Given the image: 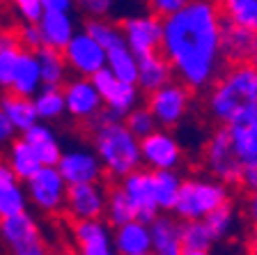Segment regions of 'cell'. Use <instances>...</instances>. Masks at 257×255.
I'll use <instances>...</instances> for the list:
<instances>
[{"instance_id":"1","label":"cell","mask_w":257,"mask_h":255,"mask_svg":"<svg viewBox=\"0 0 257 255\" xmlns=\"http://www.w3.org/2000/svg\"><path fill=\"white\" fill-rule=\"evenodd\" d=\"M220 32L223 14L211 0H191L184 10L163 19L161 51L193 92L211 88L225 69Z\"/></svg>"},{"instance_id":"2","label":"cell","mask_w":257,"mask_h":255,"mask_svg":"<svg viewBox=\"0 0 257 255\" xmlns=\"http://www.w3.org/2000/svg\"><path fill=\"white\" fill-rule=\"evenodd\" d=\"M207 111L220 127L257 115V67L250 62L225 64L209 88Z\"/></svg>"},{"instance_id":"3","label":"cell","mask_w":257,"mask_h":255,"mask_svg":"<svg viewBox=\"0 0 257 255\" xmlns=\"http://www.w3.org/2000/svg\"><path fill=\"white\" fill-rule=\"evenodd\" d=\"M94 149L106 168V175L117 180H124L143 165L140 138L122 120L94 129Z\"/></svg>"},{"instance_id":"4","label":"cell","mask_w":257,"mask_h":255,"mask_svg":"<svg viewBox=\"0 0 257 255\" xmlns=\"http://www.w3.org/2000/svg\"><path fill=\"white\" fill-rule=\"evenodd\" d=\"M230 202V186L216 177H188L182 184V193L175 205L179 221H202L211 212Z\"/></svg>"},{"instance_id":"5","label":"cell","mask_w":257,"mask_h":255,"mask_svg":"<svg viewBox=\"0 0 257 255\" xmlns=\"http://www.w3.org/2000/svg\"><path fill=\"white\" fill-rule=\"evenodd\" d=\"M202 161L211 177L225 182L227 186H239L241 173H243V161L234 152L227 127H218L211 133V138L204 143Z\"/></svg>"},{"instance_id":"6","label":"cell","mask_w":257,"mask_h":255,"mask_svg":"<svg viewBox=\"0 0 257 255\" xmlns=\"http://www.w3.org/2000/svg\"><path fill=\"white\" fill-rule=\"evenodd\" d=\"M0 237L12 255H51L42 230L28 212L0 218Z\"/></svg>"},{"instance_id":"7","label":"cell","mask_w":257,"mask_h":255,"mask_svg":"<svg viewBox=\"0 0 257 255\" xmlns=\"http://www.w3.org/2000/svg\"><path fill=\"white\" fill-rule=\"evenodd\" d=\"M26 191L28 198L32 200V205L37 209L46 214L60 212L67 202V191H69V184L62 177L58 165H44L35 177L26 182Z\"/></svg>"},{"instance_id":"8","label":"cell","mask_w":257,"mask_h":255,"mask_svg":"<svg viewBox=\"0 0 257 255\" xmlns=\"http://www.w3.org/2000/svg\"><path fill=\"white\" fill-rule=\"evenodd\" d=\"M191 88L186 83H175L170 80L168 85H163L161 90L150 95V111L154 113L159 127L170 129L177 127L186 117L188 108H191Z\"/></svg>"},{"instance_id":"9","label":"cell","mask_w":257,"mask_h":255,"mask_svg":"<svg viewBox=\"0 0 257 255\" xmlns=\"http://www.w3.org/2000/svg\"><path fill=\"white\" fill-rule=\"evenodd\" d=\"M62 53L71 69L85 78H92L96 71L108 67V51L87 30L76 32L71 42L62 48Z\"/></svg>"},{"instance_id":"10","label":"cell","mask_w":257,"mask_h":255,"mask_svg":"<svg viewBox=\"0 0 257 255\" xmlns=\"http://www.w3.org/2000/svg\"><path fill=\"white\" fill-rule=\"evenodd\" d=\"M122 32L128 48L138 58H145L150 53H159L161 42H163V21L156 14L128 16L122 23Z\"/></svg>"},{"instance_id":"11","label":"cell","mask_w":257,"mask_h":255,"mask_svg":"<svg viewBox=\"0 0 257 255\" xmlns=\"http://www.w3.org/2000/svg\"><path fill=\"white\" fill-rule=\"evenodd\" d=\"M64 99H67V113L87 124L103 111V104H106L101 92L96 90L94 80L85 76L64 83Z\"/></svg>"},{"instance_id":"12","label":"cell","mask_w":257,"mask_h":255,"mask_svg":"<svg viewBox=\"0 0 257 255\" xmlns=\"http://www.w3.org/2000/svg\"><path fill=\"white\" fill-rule=\"evenodd\" d=\"M94 80L96 90L101 92L106 106L112 108L117 113L119 117H126L128 113L138 108V101H140V88L136 83H126V80H119L117 76L112 74L108 67H103L101 71H96L92 76Z\"/></svg>"},{"instance_id":"13","label":"cell","mask_w":257,"mask_h":255,"mask_svg":"<svg viewBox=\"0 0 257 255\" xmlns=\"http://www.w3.org/2000/svg\"><path fill=\"white\" fill-rule=\"evenodd\" d=\"M122 189L128 193L131 202L136 205V218L143 223L152 225L159 218V205H156V193H154V170L138 168L134 173H128L122 180Z\"/></svg>"},{"instance_id":"14","label":"cell","mask_w":257,"mask_h":255,"mask_svg":"<svg viewBox=\"0 0 257 255\" xmlns=\"http://www.w3.org/2000/svg\"><path fill=\"white\" fill-rule=\"evenodd\" d=\"M108 193L101 189V182L96 184H74L67 191L64 209L74 221H94L106 216Z\"/></svg>"},{"instance_id":"15","label":"cell","mask_w":257,"mask_h":255,"mask_svg":"<svg viewBox=\"0 0 257 255\" xmlns=\"http://www.w3.org/2000/svg\"><path fill=\"white\" fill-rule=\"evenodd\" d=\"M58 168L69 186L96 184L106 175V168H103L99 154L90 152V149H69V152H64Z\"/></svg>"},{"instance_id":"16","label":"cell","mask_w":257,"mask_h":255,"mask_svg":"<svg viewBox=\"0 0 257 255\" xmlns=\"http://www.w3.org/2000/svg\"><path fill=\"white\" fill-rule=\"evenodd\" d=\"M143 147V163H147L152 170H175L182 163V145L177 143L172 133L156 129L150 136L140 138Z\"/></svg>"},{"instance_id":"17","label":"cell","mask_w":257,"mask_h":255,"mask_svg":"<svg viewBox=\"0 0 257 255\" xmlns=\"http://www.w3.org/2000/svg\"><path fill=\"white\" fill-rule=\"evenodd\" d=\"M74 241L83 255H119L112 244V234L108 232L101 218L94 221H74Z\"/></svg>"},{"instance_id":"18","label":"cell","mask_w":257,"mask_h":255,"mask_svg":"<svg viewBox=\"0 0 257 255\" xmlns=\"http://www.w3.org/2000/svg\"><path fill=\"white\" fill-rule=\"evenodd\" d=\"M257 32L241 28L236 23H230L223 19V32H220V51H223L225 64H239L248 62L255 48Z\"/></svg>"},{"instance_id":"19","label":"cell","mask_w":257,"mask_h":255,"mask_svg":"<svg viewBox=\"0 0 257 255\" xmlns=\"http://www.w3.org/2000/svg\"><path fill=\"white\" fill-rule=\"evenodd\" d=\"M112 244L119 255H145L152 253V228L143 221H128L112 230Z\"/></svg>"},{"instance_id":"20","label":"cell","mask_w":257,"mask_h":255,"mask_svg":"<svg viewBox=\"0 0 257 255\" xmlns=\"http://www.w3.org/2000/svg\"><path fill=\"white\" fill-rule=\"evenodd\" d=\"M28 207V191L10 163H0V218L23 214Z\"/></svg>"},{"instance_id":"21","label":"cell","mask_w":257,"mask_h":255,"mask_svg":"<svg viewBox=\"0 0 257 255\" xmlns=\"http://www.w3.org/2000/svg\"><path fill=\"white\" fill-rule=\"evenodd\" d=\"M172 74L175 69L166 55L150 53L138 60V88L145 95H152V92L161 90L163 85H168L172 80Z\"/></svg>"},{"instance_id":"22","label":"cell","mask_w":257,"mask_h":255,"mask_svg":"<svg viewBox=\"0 0 257 255\" xmlns=\"http://www.w3.org/2000/svg\"><path fill=\"white\" fill-rule=\"evenodd\" d=\"M42 85H44V78H42L37 51L21 48L19 64H16V71H14V80H12V92L23 97H35L42 90Z\"/></svg>"},{"instance_id":"23","label":"cell","mask_w":257,"mask_h":255,"mask_svg":"<svg viewBox=\"0 0 257 255\" xmlns=\"http://www.w3.org/2000/svg\"><path fill=\"white\" fill-rule=\"evenodd\" d=\"M182 225L177 216H159L152 228V253L154 255H184V241H182Z\"/></svg>"},{"instance_id":"24","label":"cell","mask_w":257,"mask_h":255,"mask_svg":"<svg viewBox=\"0 0 257 255\" xmlns=\"http://www.w3.org/2000/svg\"><path fill=\"white\" fill-rule=\"evenodd\" d=\"M39 30L44 37V46L60 48L62 51L67 44L71 42V37L76 35L74 19L69 16V12H44L42 19L37 21Z\"/></svg>"},{"instance_id":"25","label":"cell","mask_w":257,"mask_h":255,"mask_svg":"<svg viewBox=\"0 0 257 255\" xmlns=\"http://www.w3.org/2000/svg\"><path fill=\"white\" fill-rule=\"evenodd\" d=\"M23 138L35 147V152L39 154L44 165H58L60 159H62V147H60V140L58 136L53 133V129L48 127V124H42L37 122L35 127H30L26 133H23Z\"/></svg>"},{"instance_id":"26","label":"cell","mask_w":257,"mask_h":255,"mask_svg":"<svg viewBox=\"0 0 257 255\" xmlns=\"http://www.w3.org/2000/svg\"><path fill=\"white\" fill-rule=\"evenodd\" d=\"M0 106H3V111L12 120V124L16 127V131L26 133L28 129L39 122V115H37V108H35V99L32 97L16 95V92L10 90L7 95H3Z\"/></svg>"},{"instance_id":"27","label":"cell","mask_w":257,"mask_h":255,"mask_svg":"<svg viewBox=\"0 0 257 255\" xmlns=\"http://www.w3.org/2000/svg\"><path fill=\"white\" fill-rule=\"evenodd\" d=\"M227 131H230L234 152L243 161V165L250 163V161H257V115L230 124Z\"/></svg>"},{"instance_id":"28","label":"cell","mask_w":257,"mask_h":255,"mask_svg":"<svg viewBox=\"0 0 257 255\" xmlns=\"http://www.w3.org/2000/svg\"><path fill=\"white\" fill-rule=\"evenodd\" d=\"M7 163L12 165V170L19 175V180H21V182H28L30 177H35L39 170L44 168L39 154L35 152V147H32L26 138L12 140L10 154H7Z\"/></svg>"},{"instance_id":"29","label":"cell","mask_w":257,"mask_h":255,"mask_svg":"<svg viewBox=\"0 0 257 255\" xmlns=\"http://www.w3.org/2000/svg\"><path fill=\"white\" fill-rule=\"evenodd\" d=\"M21 48L19 32H0V90H12Z\"/></svg>"},{"instance_id":"30","label":"cell","mask_w":257,"mask_h":255,"mask_svg":"<svg viewBox=\"0 0 257 255\" xmlns=\"http://www.w3.org/2000/svg\"><path fill=\"white\" fill-rule=\"evenodd\" d=\"M184 177L177 170H154V193L156 205L163 212H175V205L182 193Z\"/></svg>"},{"instance_id":"31","label":"cell","mask_w":257,"mask_h":255,"mask_svg":"<svg viewBox=\"0 0 257 255\" xmlns=\"http://www.w3.org/2000/svg\"><path fill=\"white\" fill-rule=\"evenodd\" d=\"M225 21L257 32V0H216Z\"/></svg>"},{"instance_id":"32","label":"cell","mask_w":257,"mask_h":255,"mask_svg":"<svg viewBox=\"0 0 257 255\" xmlns=\"http://www.w3.org/2000/svg\"><path fill=\"white\" fill-rule=\"evenodd\" d=\"M138 55L128 48V44H119L108 51V69L117 76L119 80L138 85Z\"/></svg>"},{"instance_id":"33","label":"cell","mask_w":257,"mask_h":255,"mask_svg":"<svg viewBox=\"0 0 257 255\" xmlns=\"http://www.w3.org/2000/svg\"><path fill=\"white\" fill-rule=\"evenodd\" d=\"M35 108H37L39 120H58L62 113H67V99H64V88L60 85H42V90L35 95Z\"/></svg>"},{"instance_id":"34","label":"cell","mask_w":257,"mask_h":255,"mask_svg":"<svg viewBox=\"0 0 257 255\" xmlns=\"http://www.w3.org/2000/svg\"><path fill=\"white\" fill-rule=\"evenodd\" d=\"M39 58V67H42V78L44 85H62L67 83V58L60 48H51V46H42L37 51Z\"/></svg>"},{"instance_id":"35","label":"cell","mask_w":257,"mask_h":255,"mask_svg":"<svg viewBox=\"0 0 257 255\" xmlns=\"http://www.w3.org/2000/svg\"><path fill=\"white\" fill-rule=\"evenodd\" d=\"M106 218L108 225L117 228V225H124L128 221H136V205L131 202L128 193L119 186H112L108 191V202H106Z\"/></svg>"},{"instance_id":"36","label":"cell","mask_w":257,"mask_h":255,"mask_svg":"<svg viewBox=\"0 0 257 255\" xmlns=\"http://www.w3.org/2000/svg\"><path fill=\"white\" fill-rule=\"evenodd\" d=\"M182 241L186 250H209L216 241L214 232L209 230L207 221H184L182 225Z\"/></svg>"},{"instance_id":"37","label":"cell","mask_w":257,"mask_h":255,"mask_svg":"<svg viewBox=\"0 0 257 255\" xmlns=\"http://www.w3.org/2000/svg\"><path fill=\"white\" fill-rule=\"evenodd\" d=\"M85 30L90 32L92 37L101 44L106 51H110L112 46H119V44L126 42V39H124L122 28H117L115 23L103 21V19H92V21H87Z\"/></svg>"},{"instance_id":"38","label":"cell","mask_w":257,"mask_h":255,"mask_svg":"<svg viewBox=\"0 0 257 255\" xmlns=\"http://www.w3.org/2000/svg\"><path fill=\"white\" fill-rule=\"evenodd\" d=\"M204 221H207L209 230L214 232L216 241L230 237V232L234 230V207H232V202H227V205L218 207L216 212H211Z\"/></svg>"},{"instance_id":"39","label":"cell","mask_w":257,"mask_h":255,"mask_svg":"<svg viewBox=\"0 0 257 255\" xmlns=\"http://www.w3.org/2000/svg\"><path fill=\"white\" fill-rule=\"evenodd\" d=\"M126 127L131 129V131L138 136V138H145V136H150L152 131H156V127H159V122H156L154 113L150 111V106L147 108H134V111L126 115Z\"/></svg>"},{"instance_id":"40","label":"cell","mask_w":257,"mask_h":255,"mask_svg":"<svg viewBox=\"0 0 257 255\" xmlns=\"http://www.w3.org/2000/svg\"><path fill=\"white\" fill-rule=\"evenodd\" d=\"M19 39H21V46L23 48H30V51H39L44 46V37H42V30H39L37 23H23L19 28Z\"/></svg>"},{"instance_id":"41","label":"cell","mask_w":257,"mask_h":255,"mask_svg":"<svg viewBox=\"0 0 257 255\" xmlns=\"http://www.w3.org/2000/svg\"><path fill=\"white\" fill-rule=\"evenodd\" d=\"M191 0H150L152 14H156L159 19H168V16L177 14L179 10L188 5Z\"/></svg>"},{"instance_id":"42","label":"cell","mask_w":257,"mask_h":255,"mask_svg":"<svg viewBox=\"0 0 257 255\" xmlns=\"http://www.w3.org/2000/svg\"><path fill=\"white\" fill-rule=\"evenodd\" d=\"M76 5L92 19H103L112 10L115 0H76Z\"/></svg>"},{"instance_id":"43","label":"cell","mask_w":257,"mask_h":255,"mask_svg":"<svg viewBox=\"0 0 257 255\" xmlns=\"http://www.w3.org/2000/svg\"><path fill=\"white\" fill-rule=\"evenodd\" d=\"M12 3L16 5V10L21 12V16L28 23H37L44 14L42 0H12Z\"/></svg>"},{"instance_id":"44","label":"cell","mask_w":257,"mask_h":255,"mask_svg":"<svg viewBox=\"0 0 257 255\" xmlns=\"http://www.w3.org/2000/svg\"><path fill=\"white\" fill-rule=\"evenodd\" d=\"M239 186L246 193L257 191V161H250V163L243 165V173H241V182Z\"/></svg>"},{"instance_id":"45","label":"cell","mask_w":257,"mask_h":255,"mask_svg":"<svg viewBox=\"0 0 257 255\" xmlns=\"http://www.w3.org/2000/svg\"><path fill=\"white\" fill-rule=\"evenodd\" d=\"M14 133H16V127L12 124V120L7 117V113L3 111L0 106V145H7L14 140Z\"/></svg>"},{"instance_id":"46","label":"cell","mask_w":257,"mask_h":255,"mask_svg":"<svg viewBox=\"0 0 257 255\" xmlns=\"http://www.w3.org/2000/svg\"><path fill=\"white\" fill-rule=\"evenodd\" d=\"M246 216H248L250 228L255 230V234H257V191L248 193V198H246Z\"/></svg>"},{"instance_id":"47","label":"cell","mask_w":257,"mask_h":255,"mask_svg":"<svg viewBox=\"0 0 257 255\" xmlns=\"http://www.w3.org/2000/svg\"><path fill=\"white\" fill-rule=\"evenodd\" d=\"M76 0H42L44 12H69Z\"/></svg>"},{"instance_id":"48","label":"cell","mask_w":257,"mask_h":255,"mask_svg":"<svg viewBox=\"0 0 257 255\" xmlns=\"http://www.w3.org/2000/svg\"><path fill=\"white\" fill-rule=\"evenodd\" d=\"M248 62L252 64V67H257V35H255V48H252V55H250V60Z\"/></svg>"},{"instance_id":"49","label":"cell","mask_w":257,"mask_h":255,"mask_svg":"<svg viewBox=\"0 0 257 255\" xmlns=\"http://www.w3.org/2000/svg\"><path fill=\"white\" fill-rule=\"evenodd\" d=\"M184 255H211L209 250H184Z\"/></svg>"},{"instance_id":"50","label":"cell","mask_w":257,"mask_h":255,"mask_svg":"<svg viewBox=\"0 0 257 255\" xmlns=\"http://www.w3.org/2000/svg\"><path fill=\"white\" fill-rule=\"evenodd\" d=\"M250 255H257V234L252 237V241H250Z\"/></svg>"},{"instance_id":"51","label":"cell","mask_w":257,"mask_h":255,"mask_svg":"<svg viewBox=\"0 0 257 255\" xmlns=\"http://www.w3.org/2000/svg\"><path fill=\"white\" fill-rule=\"evenodd\" d=\"M60 255H83L80 250H74V248H67V250H62Z\"/></svg>"},{"instance_id":"52","label":"cell","mask_w":257,"mask_h":255,"mask_svg":"<svg viewBox=\"0 0 257 255\" xmlns=\"http://www.w3.org/2000/svg\"><path fill=\"white\" fill-rule=\"evenodd\" d=\"M145 255H154V253H145Z\"/></svg>"},{"instance_id":"53","label":"cell","mask_w":257,"mask_h":255,"mask_svg":"<svg viewBox=\"0 0 257 255\" xmlns=\"http://www.w3.org/2000/svg\"><path fill=\"white\" fill-rule=\"evenodd\" d=\"M211 3H216V0H211Z\"/></svg>"}]
</instances>
